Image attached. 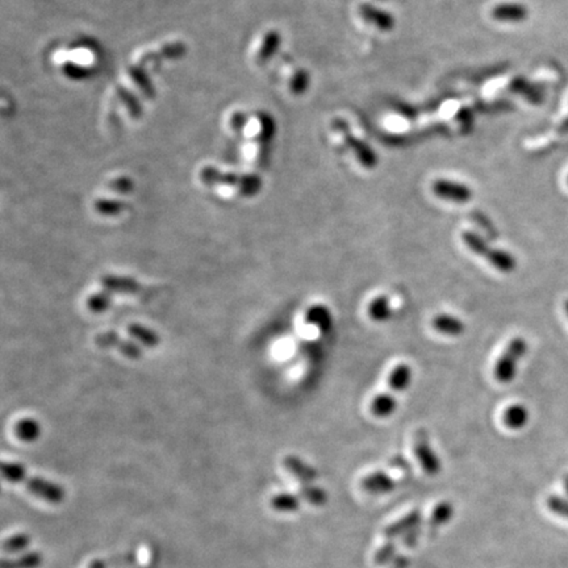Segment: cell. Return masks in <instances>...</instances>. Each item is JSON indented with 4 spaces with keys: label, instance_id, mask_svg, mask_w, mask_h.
Listing matches in <instances>:
<instances>
[{
    "label": "cell",
    "instance_id": "1",
    "mask_svg": "<svg viewBox=\"0 0 568 568\" xmlns=\"http://www.w3.org/2000/svg\"><path fill=\"white\" fill-rule=\"evenodd\" d=\"M0 470L5 480L12 483H21L34 496L47 503L58 504L64 499V490L58 484L49 482L44 477L28 475L21 464L14 462H3Z\"/></svg>",
    "mask_w": 568,
    "mask_h": 568
},
{
    "label": "cell",
    "instance_id": "2",
    "mask_svg": "<svg viewBox=\"0 0 568 568\" xmlns=\"http://www.w3.org/2000/svg\"><path fill=\"white\" fill-rule=\"evenodd\" d=\"M462 241L469 250L484 258L490 266L497 268L501 272H512L517 268V259L504 249L492 248L488 242L473 230L462 233Z\"/></svg>",
    "mask_w": 568,
    "mask_h": 568
},
{
    "label": "cell",
    "instance_id": "3",
    "mask_svg": "<svg viewBox=\"0 0 568 568\" xmlns=\"http://www.w3.org/2000/svg\"><path fill=\"white\" fill-rule=\"evenodd\" d=\"M528 351V342L522 337H514L509 341V344L505 347L503 354L497 359L495 364V378L499 383L508 384L513 381V379L517 375V367L521 362L522 357Z\"/></svg>",
    "mask_w": 568,
    "mask_h": 568
},
{
    "label": "cell",
    "instance_id": "4",
    "mask_svg": "<svg viewBox=\"0 0 568 568\" xmlns=\"http://www.w3.org/2000/svg\"><path fill=\"white\" fill-rule=\"evenodd\" d=\"M413 451L417 458L421 469L429 476H436L441 471V462L431 447L429 434L425 429H420L414 434Z\"/></svg>",
    "mask_w": 568,
    "mask_h": 568
},
{
    "label": "cell",
    "instance_id": "5",
    "mask_svg": "<svg viewBox=\"0 0 568 568\" xmlns=\"http://www.w3.org/2000/svg\"><path fill=\"white\" fill-rule=\"evenodd\" d=\"M431 189L436 196L442 200L451 202L455 204H466L473 199V189L463 183H458L454 180L438 179L433 183Z\"/></svg>",
    "mask_w": 568,
    "mask_h": 568
},
{
    "label": "cell",
    "instance_id": "6",
    "mask_svg": "<svg viewBox=\"0 0 568 568\" xmlns=\"http://www.w3.org/2000/svg\"><path fill=\"white\" fill-rule=\"evenodd\" d=\"M95 344L103 348H117L121 354H124L130 359H141L143 355L141 347L133 341L123 340L121 335L116 331H104L99 333L95 337Z\"/></svg>",
    "mask_w": 568,
    "mask_h": 568
},
{
    "label": "cell",
    "instance_id": "7",
    "mask_svg": "<svg viewBox=\"0 0 568 568\" xmlns=\"http://www.w3.org/2000/svg\"><path fill=\"white\" fill-rule=\"evenodd\" d=\"M104 289L116 294L137 295L143 291V285L139 281L130 276H119V275H104L100 281Z\"/></svg>",
    "mask_w": 568,
    "mask_h": 568
},
{
    "label": "cell",
    "instance_id": "8",
    "mask_svg": "<svg viewBox=\"0 0 568 568\" xmlns=\"http://www.w3.org/2000/svg\"><path fill=\"white\" fill-rule=\"evenodd\" d=\"M304 320L308 325L315 327L321 333H329L333 328V315L325 304H313L307 311Z\"/></svg>",
    "mask_w": 568,
    "mask_h": 568
},
{
    "label": "cell",
    "instance_id": "9",
    "mask_svg": "<svg viewBox=\"0 0 568 568\" xmlns=\"http://www.w3.org/2000/svg\"><path fill=\"white\" fill-rule=\"evenodd\" d=\"M490 15L500 23H521L528 17L529 12L521 3H501L492 8Z\"/></svg>",
    "mask_w": 568,
    "mask_h": 568
},
{
    "label": "cell",
    "instance_id": "10",
    "mask_svg": "<svg viewBox=\"0 0 568 568\" xmlns=\"http://www.w3.org/2000/svg\"><path fill=\"white\" fill-rule=\"evenodd\" d=\"M361 487L368 493H387L394 490L396 487V482L394 477L384 471H375L368 473L361 480Z\"/></svg>",
    "mask_w": 568,
    "mask_h": 568
},
{
    "label": "cell",
    "instance_id": "11",
    "mask_svg": "<svg viewBox=\"0 0 568 568\" xmlns=\"http://www.w3.org/2000/svg\"><path fill=\"white\" fill-rule=\"evenodd\" d=\"M283 466L288 473L294 475L296 479H299L301 483H312L318 477L317 470L296 455H288L284 458Z\"/></svg>",
    "mask_w": 568,
    "mask_h": 568
},
{
    "label": "cell",
    "instance_id": "12",
    "mask_svg": "<svg viewBox=\"0 0 568 568\" xmlns=\"http://www.w3.org/2000/svg\"><path fill=\"white\" fill-rule=\"evenodd\" d=\"M338 130L342 132V136H344L345 141L353 149V152L357 154V157L359 158V161L362 162L363 166H366V167H374V166H377L378 158L375 156V153L370 149V146H367L366 143H363L358 139H355L354 136H351L350 132L345 128V126H338Z\"/></svg>",
    "mask_w": 568,
    "mask_h": 568
},
{
    "label": "cell",
    "instance_id": "13",
    "mask_svg": "<svg viewBox=\"0 0 568 568\" xmlns=\"http://www.w3.org/2000/svg\"><path fill=\"white\" fill-rule=\"evenodd\" d=\"M359 14L364 20H367L381 31H391L394 27V16L371 4H362L359 7Z\"/></svg>",
    "mask_w": 568,
    "mask_h": 568
},
{
    "label": "cell",
    "instance_id": "14",
    "mask_svg": "<svg viewBox=\"0 0 568 568\" xmlns=\"http://www.w3.org/2000/svg\"><path fill=\"white\" fill-rule=\"evenodd\" d=\"M433 329L440 331L445 335L457 337L463 334L466 331L464 322L458 318L457 316L449 315V313H438L434 316L431 320Z\"/></svg>",
    "mask_w": 568,
    "mask_h": 568
},
{
    "label": "cell",
    "instance_id": "15",
    "mask_svg": "<svg viewBox=\"0 0 568 568\" xmlns=\"http://www.w3.org/2000/svg\"><path fill=\"white\" fill-rule=\"evenodd\" d=\"M413 371L408 363H399L388 375V387L394 392H404L412 383Z\"/></svg>",
    "mask_w": 568,
    "mask_h": 568
},
{
    "label": "cell",
    "instance_id": "16",
    "mask_svg": "<svg viewBox=\"0 0 568 568\" xmlns=\"http://www.w3.org/2000/svg\"><path fill=\"white\" fill-rule=\"evenodd\" d=\"M396 408H397V400L394 399V394L390 392L377 394L372 399L371 405H370L371 413L378 418H387L392 416Z\"/></svg>",
    "mask_w": 568,
    "mask_h": 568
},
{
    "label": "cell",
    "instance_id": "17",
    "mask_svg": "<svg viewBox=\"0 0 568 568\" xmlns=\"http://www.w3.org/2000/svg\"><path fill=\"white\" fill-rule=\"evenodd\" d=\"M529 410L522 404H512L503 413V423L506 427L519 430L528 424Z\"/></svg>",
    "mask_w": 568,
    "mask_h": 568
},
{
    "label": "cell",
    "instance_id": "18",
    "mask_svg": "<svg viewBox=\"0 0 568 568\" xmlns=\"http://www.w3.org/2000/svg\"><path fill=\"white\" fill-rule=\"evenodd\" d=\"M368 316L375 322H386L392 317L391 301L386 295H379L368 304Z\"/></svg>",
    "mask_w": 568,
    "mask_h": 568
},
{
    "label": "cell",
    "instance_id": "19",
    "mask_svg": "<svg viewBox=\"0 0 568 568\" xmlns=\"http://www.w3.org/2000/svg\"><path fill=\"white\" fill-rule=\"evenodd\" d=\"M128 333H129L133 338H136L137 341H140L142 345L150 347V348L158 346V345L161 344V337H159V334L153 331V329H150V328H147V327L142 325V324H136V322L129 324V327H128Z\"/></svg>",
    "mask_w": 568,
    "mask_h": 568
},
{
    "label": "cell",
    "instance_id": "20",
    "mask_svg": "<svg viewBox=\"0 0 568 568\" xmlns=\"http://www.w3.org/2000/svg\"><path fill=\"white\" fill-rule=\"evenodd\" d=\"M40 424L34 418H23L15 426L17 438L24 442L36 441L40 437Z\"/></svg>",
    "mask_w": 568,
    "mask_h": 568
},
{
    "label": "cell",
    "instance_id": "21",
    "mask_svg": "<svg viewBox=\"0 0 568 568\" xmlns=\"http://www.w3.org/2000/svg\"><path fill=\"white\" fill-rule=\"evenodd\" d=\"M43 562L38 552H29L17 559H3L1 568H37Z\"/></svg>",
    "mask_w": 568,
    "mask_h": 568
},
{
    "label": "cell",
    "instance_id": "22",
    "mask_svg": "<svg viewBox=\"0 0 568 568\" xmlns=\"http://www.w3.org/2000/svg\"><path fill=\"white\" fill-rule=\"evenodd\" d=\"M270 504L279 512H294L299 509V499L292 493H278L271 497Z\"/></svg>",
    "mask_w": 568,
    "mask_h": 568
},
{
    "label": "cell",
    "instance_id": "23",
    "mask_svg": "<svg viewBox=\"0 0 568 568\" xmlns=\"http://www.w3.org/2000/svg\"><path fill=\"white\" fill-rule=\"evenodd\" d=\"M112 305V294L107 289L96 292L87 299V307L94 313H103Z\"/></svg>",
    "mask_w": 568,
    "mask_h": 568
},
{
    "label": "cell",
    "instance_id": "24",
    "mask_svg": "<svg viewBox=\"0 0 568 568\" xmlns=\"http://www.w3.org/2000/svg\"><path fill=\"white\" fill-rule=\"evenodd\" d=\"M299 493L308 503L313 505H322L327 501V493L311 483H301Z\"/></svg>",
    "mask_w": 568,
    "mask_h": 568
},
{
    "label": "cell",
    "instance_id": "25",
    "mask_svg": "<svg viewBox=\"0 0 568 568\" xmlns=\"http://www.w3.org/2000/svg\"><path fill=\"white\" fill-rule=\"evenodd\" d=\"M31 542V538L28 534L19 533L15 536H8L3 541V550L5 552H16L25 549Z\"/></svg>",
    "mask_w": 568,
    "mask_h": 568
},
{
    "label": "cell",
    "instance_id": "26",
    "mask_svg": "<svg viewBox=\"0 0 568 568\" xmlns=\"http://www.w3.org/2000/svg\"><path fill=\"white\" fill-rule=\"evenodd\" d=\"M96 209L99 213L106 215V216H113V215H119L123 211L124 205L119 202H110V200H99L96 203Z\"/></svg>",
    "mask_w": 568,
    "mask_h": 568
},
{
    "label": "cell",
    "instance_id": "27",
    "mask_svg": "<svg viewBox=\"0 0 568 568\" xmlns=\"http://www.w3.org/2000/svg\"><path fill=\"white\" fill-rule=\"evenodd\" d=\"M308 84H309L308 74L305 71H299L298 75L292 80L291 87H292L294 93H303L304 90H307Z\"/></svg>",
    "mask_w": 568,
    "mask_h": 568
},
{
    "label": "cell",
    "instance_id": "28",
    "mask_svg": "<svg viewBox=\"0 0 568 568\" xmlns=\"http://www.w3.org/2000/svg\"><path fill=\"white\" fill-rule=\"evenodd\" d=\"M390 466H391L392 469L399 470L400 473H407L410 471V463H408L404 458L401 457V455H397V457L392 458V460H391Z\"/></svg>",
    "mask_w": 568,
    "mask_h": 568
},
{
    "label": "cell",
    "instance_id": "29",
    "mask_svg": "<svg viewBox=\"0 0 568 568\" xmlns=\"http://www.w3.org/2000/svg\"><path fill=\"white\" fill-rule=\"evenodd\" d=\"M565 311H566V313L568 316V299L565 301Z\"/></svg>",
    "mask_w": 568,
    "mask_h": 568
}]
</instances>
